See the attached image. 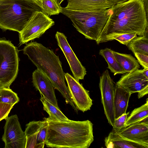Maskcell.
Masks as SVG:
<instances>
[{
	"instance_id": "obj_16",
	"label": "cell",
	"mask_w": 148,
	"mask_h": 148,
	"mask_svg": "<svg viewBox=\"0 0 148 148\" xmlns=\"http://www.w3.org/2000/svg\"><path fill=\"white\" fill-rule=\"evenodd\" d=\"M116 131L128 139L148 146V121L135 123Z\"/></svg>"
},
{
	"instance_id": "obj_29",
	"label": "cell",
	"mask_w": 148,
	"mask_h": 148,
	"mask_svg": "<svg viewBox=\"0 0 148 148\" xmlns=\"http://www.w3.org/2000/svg\"><path fill=\"white\" fill-rule=\"evenodd\" d=\"M134 53L138 63L144 68L148 69V55L136 52Z\"/></svg>"
},
{
	"instance_id": "obj_8",
	"label": "cell",
	"mask_w": 148,
	"mask_h": 148,
	"mask_svg": "<svg viewBox=\"0 0 148 148\" xmlns=\"http://www.w3.org/2000/svg\"><path fill=\"white\" fill-rule=\"evenodd\" d=\"M115 85L108 71L106 70L100 77L99 87L105 114L108 123L112 127L115 119L114 100Z\"/></svg>"
},
{
	"instance_id": "obj_19",
	"label": "cell",
	"mask_w": 148,
	"mask_h": 148,
	"mask_svg": "<svg viewBox=\"0 0 148 148\" xmlns=\"http://www.w3.org/2000/svg\"><path fill=\"white\" fill-rule=\"evenodd\" d=\"M116 60L126 73L139 69L140 66L137 60L130 54L122 53L113 51Z\"/></svg>"
},
{
	"instance_id": "obj_3",
	"label": "cell",
	"mask_w": 148,
	"mask_h": 148,
	"mask_svg": "<svg viewBox=\"0 0 148 148\" xmlns=\"http://www.w3.org/2000/svg\"><path fill=\"white\" fill-rule=\"evenodd\" d=\"M23 51L29 59L50 80L54 88L58 90L76 113L77 109L72 100L65 83V74L59 57L51 49L36 42L27 44Z\"/></svg>"
},
{
	"instance_id": "obj_11",
	"label": "cell",
	"mask_w": 148,
	"mask_h": 148,
	"mask_svg": "<svg viewBox=\"0 0 148 148\" xmlns=\"http://www.w3.org/2000/svg\"><path fill=\"white\" fill-rule=\"evenodd\" d=\"M48 122L43 121H32L26 125L25 148H43L45 143Z\"/></svg>"
},
{
	"instance_id": "obj_15",
	"label": "cell",
	"mask_w": 148,
	"mask_h": 148,
	"mask_svg": "<svg viewBox=\"0 0 148 148\" xmlns=\"http://www.w3.org/2000/svg\"><path fill=\"white\" fill-rule=\"evenodd\" d=\"M32 82L40 94L51 103L59 108L55 95L54 88L49 79L41 71L37 69L33 73Z\"/></svg>"
},
{
	"instance_id": "obj_6",
	"label": "cell",
	"mask_w": 148,
	"mask_h": 148,
	"mask_svg": "<svg viewBox=\"0 0 148 148\" xmlns=\"http://www.w3.org/2000/svg\"><path fill=\"white\" fill-rule=\"evenodd\" d=\"M19 50L11 41L0 38V88H10L18 72Z\"/></svg>"
},
{
	"instance_id": "obj_30",
	"label": "cell",
	"mask_w": 148,
	"mask_h": 148,
	"mask_svg": "<svg viewBox=\"0 0 148 148\" xmlns=\"http://www.w3.org/2000/svg\"><path fill=\"white\" fill-rule=\"evenodd\" d=\"M138 93V99L143 97L148 94V88L144 89Z\"/></svg>"
},
{
	"instance_id": "obj_4",
	"label": "cell",
	"mask_w": 148,
	"mask_h": 148,
	"mask_svg": "<svg viewBox=\"0 0 148 148\" xmlns=\"http://www.w3.org/2000/svg\"><path fill=\"white\" fill-rule=\"evenodd\" d=\"M41 9L25 0H0V28L20 32L33 14Z\"/></svg>"
},
{
	"instance_id": "obj_28",
	"label": "cell",
	"mask_w": 148,
	"mask_h": 148,
	"mask_svg": "<svg viewBox=\"0 0 148 148\" xmlns=\"http://www.w3.org/2000/svg\"><path fill=\"white\" fill-rule=\"evenodd\" d=\"M14 106L9 103L0 102V121L8 117V114Z\"/></svg>"
},
{
	"instance_id": "obj_2",
	"label": "cell",
	"mask_w": 148,
	"mask_h": 148,
	"mask_svg": "<svg viewBox=\"0 0 148 148\" xmlns=\"http://www.w3.org/2000/svg\"><path fill=\"white\" fill-rule=\"evenodd\" d=\"M45 118L48 126L45 143L47 147L88 148L94 141L93 125L88 120L63 121Z\"/></svg>"
},
{
	"instance_id": "obj_21",
	"label": "cell",
	"mask_w": 148,
	"mask_h": 148,
	"mask_svg": "<svg viewBox=\"0 0 148 148\" xmlns=\"http://www.w3.org/2000/svg\"><path fill=\"white\" fill-rule=\"evenodd\" d=\"M99 53L105 59L108 64V68L114 73V75L126 73L116 60L113 54V50L106 48L100 49Z\"/></svg>"
},
{
	"instance_id": "obj_33",
	"label": "cell",
	"mask_w": 148,
	"mask_h": 148,
	"mask_svg": "<svg viewBox=\"0 0 148 148\" xmlns=\"http://www.w3.org/2000/svg\"><path fill=\"white\" fill-rule=\"evenodd\" d=\"M25 0L27 1H30V2H32V1L33 0Z\"/></svg>"
},
{
	"instance_id": "obj_18",
	"label": "cell",
	"mask_w": 148,
	"mask_h": 148,
	"mask_svg": "<svg viewBox=\"0 0 148 148\" xmlns=\"http://www.w3.org/2000/svg\"><path fill=\"white\" fill-rule=\"evenodd\" d=\"M131 95L130 92L116 84L114 100L115 119L126 113Z\"/></svg>"
},
{
	"instance_id": "obj_14",
	"label": "cell",
	"mask_w": 148,
	"mask_h": 148,
	"mask_svg": "<svg viewBox=\"0 0 148 148\" xmlns=\"http://www.w3.org/2000/svg\"><path fill=\"white\" fill-rule=\"evenodd\" d=\"M128 0H68L65 9L78 11L102 10Z\"/></svg>"
},
{
	"instance_id": "obj_10",
	"label": "cell",
	"mask_w": 148,
	"mask_h": 148,
	"mask_svg": "<svg viewBox=\"0 0 148 148\" xmlns=\"http://www.w3.org/2000/svg\"><path fill=\"white\" fill-rule=\"evenodd\" d=\"M65 78L72 100L77 109L83 112L90 110L93 103L89 91L84 88L79 80L68 73H65Z\"/></svg>"
},
{
	"instance_id": "obj_12",
	"label": "cell",
	"mask_w": 148,
	"mask_h": 148,
	"mask_svg": "<svg viewBox=\"0 0 148 148\" xmlns=\"http://www.w3.org/2000/svg\"><path fill=\"white\" fill-rule=\"evenodd\" d=\"M55 38L59 47L64 54L74 77L78 80L83 79L86 74L82 65L70 46L66 37L63 33L57 32Z\"/></svg>"
},
{
	"instance_id": "obj_7",
	"label": "cell",
	"mask_w": 148,
	"mask_h": 148,
	"mask_svg": "<svg viewBox=\"0 0 148 148\" xmlns=\"http://www.w3.org/2000/svg\"><path fill=\"white\" fill-rule=\"evenodd\" d=\"M54 24L53 20L47 14L41 11H36L19 33V44H27L31 40L39 38Z\"/></svg>"
},
{
	"instance_id": "obj_25",
	"label": "cell",
	"mask_w": 148,
	"mask_h": 148,
	"mask_svg": "<svg viewBox=\"0 0 148 148\" xmlns=\"http://www.w3.org/2000/svg\"><path fill=\"white\" fill-rule=\"evenodd\" d=\"M19 100L17 94L10 88H0V102L14 106Z\"/></svg>"
},
{
	"instance_id": "obj_23",
	"label": "cell",
	"mask_w": 148,
	"mask_h": 148,
	"mask_svg": "<svg viewBox=\"0 0 148 148\" xmlns=\"http://www.w3.org/2000/svg\"><path fill=\"white\" fill-rule=\"evenodd\" d=\"M148 33L133 39L127 45L133 53H138L148 55Z\"/></svg>"
},
{
	"instance_id": "obj_32",
	"label": "cell",
	"mask_w": 148,
	"mask_h": 148,
	"mask_svg": "<svg viewBox=\"0 0 148 148\" xmlns=\"http://www.w3.org/2000/svg\"><path fill=\"white\" fill-rule=\"evenodd\" d=\"M64 0H55L56 1L59 5H60V4Z\"/></svg>"
},
{
	"instance_id": "obj_27",
	"label": "cell",
	"mask_w": 148,
	"mask_h": 148,
	"mask_svg": "<svg viewBox=\"0 0 148 148\" xmlns=\"http://www.w3.org/2000/svg\"><path fill=\"white\" fill-rule=\"evenodd\" d=\"M129 112L124 114L117 119H115L114 124L113 130L118 131L125 127V122Z\"/></svg>"
},
{
	"instance_id": "obj_1",
	"label": "cell",
	"mask_w": 148,
	"mask_h": 148,
	"mask_svg": "<svg viewBox=\"0 0 148 148\" xmlns=\"http://www.w3.org/2000/svg\"><path fill=\"white\" fill-rule=\"evenodd\" d=\"M111 13L100 36L97 44L113 40L125 34L139 36L148 32V19L143 0H128L111 8Z\"/></svg>"
},
{
	"instance_id": "obj_17",
	"label": "cell",
	"mask_w": 148,
	"mask_h": 148,
	"mask_svg": "<svg viewBox=\"0 0 148 148\" xmlns=\"http://www.w3.org/2000/svg\"><path fill=\"white\" fill-rule=\"evenodd\" d=\"M104 141L108 148H148V146L128 139L113 130L105 138Z\"/></svg>"
},
{
	"instance_id": "obj_26",
	"label": "cell",
	"mask_w": 148,
	"mask_h": 148,
	"mask_svg": "<svg viewBox=\"0 0 148 148\" xmlns=\"http://www.w3.org/2000/svg\"><path fill=\"white\" fill-rule=\"evenodd\" d=\"M137 36V34H125L114 37L113 40H116L121 43L127 46L133 39Z\"/></svg>"
},
{
	"instance_id": "obj_5",
	"label": "cell",
	"mask_w": 148,
	"mask_h": 148,
	"mask_svg": "<svg viewBox=\"0 0 148 148\" xmlns=\"http://www.w3.org/2000/svg\"><path fill=\"white\" fill-rule=\"evenodd\" d=\"M104 10L78 11L62 7L61 13L68 17L77 31L86 38L96 41L100 36L111 13Z\"/></svg>"
},
{
	"instance_id": "obj_31",
	"label": "cell",
	"mask_w": 148,
	"mask_h": 148,
	"mask_svg": "<svg viewBox=\"0 0 148 148\" xmlns=\"http://www.w3.org/2000/svg\"><path fill=\"white\" fill-rule=\"evenodd\" d=\"M145 10L147 16L148 14V0H143Z\"/></svg>"
},
{
	"instance_id": "obj_9",
	"label": "cell",
	"mask_w": 148,
	"mask_h": 148,
	"mask_svg": "<svg viewBox=\"0 0 148 148\" xmlns=\"http://www.w3.org/2000/svg\"><path fill=\"white\" fill-rule=\"evenodd\" d=\"M5 120L2 138L5 143V148H25V134L22 129L17 115L8 116Z\"/></svg>"
},
{
	"instance_id": "obj_22",
	"label": "cell",
	"mask_w": 148,
	"mask_h": 148,
	"mask_svg": "<svg viewBox=\"0 0 148 148\" xmlns=\"http://www.w3.org/2000/svg\"><path fill=\"white\" fill-rule=\"evenodd\" d=\"M40 100L43 105V110L49 114L48 118L53 121H67L71 120L67 118L58 108L50 102L41 95Z\"/></svg>"
},
{
	"instance_id": "obj_24",
	"label": "cell",
	"mask_w": 148,
	"mask_h": 148,
	"mask_svg": "<svg viewBox=\"0 0 148 148\" xmlns=\"http://www.w3.org/2000/svg\"><path fill=\"white\" fill-rule=\"evenodd\" d=\"M32 2L48 16L58 15L61 12L62 7L55 0H33Z\"/></svg>"
},
{
	"instance_id": "obj_13",
	"label": "cell",
	"mask_w": 148,
	"mask_h": 148,
	"mask_svg": "<svg viewBox=\"0 0 148 148\" xmlns=\"http://www.w3.org/2000/svg\"><path fill=\"white\" fill-rule=\"evenodd\" d=\"M116 84L130 92H138L148 88V78L143 69H138L122 75Z\"/></svg>"
},
{
	"instance_id": "obj_20",
	"label": "cell",
	"mask_w": 148,
	"mask_h": 148,
	"mask_svg": "<svg viewBox=\"0 0 148 148\" xmlns=\"http://www.w3.org/2000/svg\"><path fill=\"white\" fill-rule=\"evenodd\" d=\"M148 99L147 98L145 103L134 109L127 116L125 123V127L141 121H148Z\"/></svg>"
}]
</instances>
